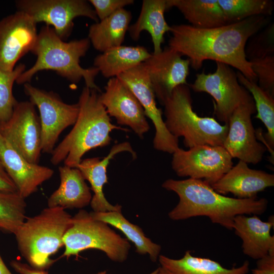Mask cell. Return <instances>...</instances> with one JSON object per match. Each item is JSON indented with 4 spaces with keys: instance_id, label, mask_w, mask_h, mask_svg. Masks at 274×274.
Returning <instances> with one entry per match:
<instances>
[{
    "instance_id": "9c48e42d",
    "label": "cell",
    "mask_w": 274,
    "mask_h": 274,
    "mask_svg": "<svg viewBox=\"0 0 274 274\" xmlns=\"http://www.w3.org/2000/svg\"><path fill=\"white\" fill-rule=\"evenodd\" d=\"M23 85L29 101L39 111L42 152L51 154L61 133L75 123L79 105L66 104L57 93L38 88L29 83Z\"/></svg>"
},
{
    "instance_id": "ac0fdd59",
    "label": "cell",
    "mask_w": 274,
    "mask_h": 274,
    "mask_svg": "<svg viewBox=\"0 0 274 274\" xmlns=\"http://www.w3.org/2000/svg\"><path fill=\"white\" fill-rule=\"evenodd\" d=\"M0 160L17 192L25 199L54 174L50 167L27 161L1 133Z\"/></svg>"
},
{
    "instance_id": "d6a6232c",
    "label": "cell",
    "mask_w": 274,
    "mask_h": 274,
    "mask_svg": "<svg viewBox=\"0 0 274 274\" xmlns=\"http://www.w3.org/2000/svg\"><path fill=\"white\" fill-rule=\"evenodd\" d=\"M245 47L248 60L274 55V24H268L265 28L249 39Z\"/></svg>"
},
{
    "instance_id": "60d3db41",
    "label": "cell",
    "mask_w": 274,
    "mask_h": 274,
    "mask_svg": "<svg viewBox=\"0 0 274 274\" xmlns=\"http://www.w3.org/2000/svg\"><path fill=\"white\" fill-rule=\"evenodd\" d=\"M106 271H103L98 272L96 274H106Z\"/></svg>"
},
{
    "instance_id": "4fadbf2b",
    "label": "cell",
    "mask_w": 274,
    "mask_h": 274,
    "mask_svg": "<svg viewBox=\"0 0 274 274\" xmlns=\"http://www.w3.org/2000/svg\"><path fill=\"white\" fill-rule=\"evenodd\" d=\"M131 91L143 108L146 117L155 128L153 147L158 151L173 154L179 147V139L167 129L162 112L157 107L156 96L143 63L117 77Z\"/></svg>"
},
{
    "instance_id": "30bf717a",
    "label": "cell",
    "mask_w": 274,
    "mask_h": 274,
    "mask_svg": "<svg viewBox=\"0 0 274 274\" xmlns=\"http://www.w3.org/2000/svg\"><path fill=\"white\" fill-rule=\"evenodd\" d=\"M15 3L17 10L27 14L37 24L44 22L52 27L63 41L71 35L76 18L99 21L90 4L85 0H17Z\"/></svg>"
},
{
    "instance_id": "1f68e13d",
    "label": "cell",
    "mask_w": 274,
    "mask_h": 274,
    "mask_svg": "<svg viewBox=\"0 0 274 274\" xmlns=\"http://www.w3.org/2000/svg\"><path fill=\"white\" fill-rule=\"evenodd\" d=\"M25 68L23 63L15 66L12 71L0 67V124L10 119L18 102L13 94V86Z\"/></svg>"
},
{
    "instance_id": "f1b7e54d",
    "label": "cell",
    "mask_w": 274,
    "mask_h": 274,
    "mask_svg": "<svg viewBox=\"0 0 274 274\" xmlns=\"http://www.w3.org/2000/svg\"><path fill=\"white\" fill-rule=\"evenodd\" d=\"M239 83L252 95L256 107L255 118L260 119L265 126L267 132L264 134V143L270 153V159L273 163L274 149V96L261 88L257 83L236 72Z\"/></svg>"
},
{
    "instance_id": "ba28073f",
    "label": "cell",
    "mask_w": 274,
    "mask_h": 274,
    "mask_svg": "<svg viewBox=\"0 0 274 274\" xmlns=\"http://www.w3.org/2000/svg\"><path fill=\"white\" fill-rule=\"evenodd\" d=\"M216 62L213 73L196 75L189 88L194 92H206L215 101L214 113L220 121L228 124L234 110L241 105L253 100L250 92L238 82L236 72L229 65Z\"/></svg>"
},
{
    "instance_id": "8992f818",
    "label": "cell",
    "mask_w": 274,
    "mask_h": 274,
    "mask_svg": "<svg viewBox=\"0 0 274 274\" xmlns=\"http://www.w3.org/2000/svg\"><path fill=\"white\" fill-rule=\"evenodd\" d=\"M163 106L167 129L178 139L183 137L186 147L223 145L228 124L221 125L214 118L198 116L193 110L191 94L187 84L177 87Z\"/></svg>"
},
{
    "instance_id": "7c38bea8",
    "label": "cell",
    "mask_w": 274,
    "mask_h": 274,
    "mask_svg": "<svg viewBox=\"0 0 274 274\" xmlns=\"http://www.w3.org/2000/svg\"><path fill=\"white\" fill-rule=\"evenodd\" d=\"M35 107L29 101H18L10 119L0 124V133L27 161L39 164L41 126Z\"/></svg>"
},
{
    "instance_id": "44dd1931",
    "label": "cell",
    "mask_w": 274,
    "mask_h": 274,
    "mask_svg": "<svg viewBox=\"0 0 274 274\" xmlns=\"http://www.w3.org/2000/svg\"><path fill=\"white\" fill-rule=\"evenodd\" d=\"M273 227V216L264 222L256 215H239L234 219L233 229L242 241L244 254L258 260L268 254H274V236L270 234Z\"/></svg>"
},
{
    "instance_id": "cb8c5ba5",
    "label": "cell",
    "mask_w": 274,
    "mask_h": 274,
    "mask_svg": "<svg viewBox=\"0 0 274 274\" xmlns=\"http://www.w3.org/2000/svg\"><path fill=\"white\" fill-rule=\"evenodd\" d=\"M158 261L162 274H247L250 265L245 261L239 267L227 268L212 259L193 256L191 251H186L180 259L161 255Z\"/></svg>"
},
{
    "instance_id": "8d00e7d4",
    "label": "cell",
    "mask_w": 274,
    "mask_h": 274,
    "mask_svg": "<svg viewBox=\"0 0 274 274\" xmlns=\"http://www.w3.org/2000/svg\"><path fill=\"white\" fill-rule=\"evenodd\" d=\"M0 191L17 192L16 187L5 170L0 160Z\"/></svg>"
},
{
    "instance_id": "5bb4252c",
    "label": "cell",
    "mask_w": 274,
    "mask_h": 274,
    "mask_svg": "<svg viewBox=\"0 0 274 274\" xmlns=\"http://www.w3.org/2000/svg\"><path fill=\"white\" fill-rule=\"evenodd\" d=\"M37 23L17 10L0 20V67L12 71L18 61L31 51L37 40Z\"/></svg>"
},
{
    "instance_id": "5b68a950",
    "label": "cell",
    "mask_w": 274,
    "mask_h": 274,
    "mask_svg": "<svg viewBox=\"0 0 274 274\" xmlns=\"http://www.w3.org/2000/svg\"><path fill=\"white\" fill-rule=\"evenodd\" d=\"M72 218L61 207H47L33 217H26L14 233L22 256L38 268L51 263L50 257L63 246V238Z\"/></svg>"
},
{
    "instance_id": "603a6c76",
    "label": "cell",
    "mask_w": 274,
    "mask_h": 274,
    "mask_svg": "<svg viewBox=\"0 0 274 274\" xmlns=\"http://www.w3.org/2000/svg\"><path fill=\"white\" fill-rule=\"evenodd\" d=\"M167 10L166 0H143L138 19L128 28L131 39L136 41L142 32L147 31L151 37L154 54L162 50L164 36L170 30V26L164 18V12Z\"/></svg>"
},
{
    "instance_id": "d4e9b609",
    "label": "cell",
    "mask_w": 274,
    "mask_h": 274,
    "mask_svg": "<svg viewBox=\"0 0 274 274\" xmlns=\"http://www.w3.org/2000/svg\"><path fill=\"white\" fill-rule=\"evenodd\" d=\"M132 18L130 11L120 9L89 27L88 38L100 52L122 45Z\"/></svg>"
},
{
    "instance_id": "7402d4cb",
    "label": "cell",
    "mask_w": 274,
    "mask_h": 274,
    "mask_svg": "<svg viewBox=\"0 0 274 274\" xmlns=\"http://www.w3.org/2000/svg\"><path fill=\"white\" fill-rule=\"evenodd\" d=\"M58 170L60 185L48 198V207L81 209L90 204L92 197L90 188L80 170L64 165L59 166Z\"/></svg>"
},
{
    "instance_id": "277c9868",
    "label": "cell",
    "mask_w": 274,
    "mask_h": 274,
    "mask_svg": "<svg viewBox=\"0 0 274 274\" xmlns=\"http://www.w3.org/2000/svg\"><path fill=\"white\" fill-rule=\"evenodd\" d=\"M91 43L88 38L65 42L51 26H43L38 33L31 52L37 56L34 64L18 78V84L29 83L33 76L44 70H51L74 84L82 79L86 87L101 92L95 83L99 73L95 67L83 68L80 59L88 52Z\"/></svg>"
},
{
    "instance_id": "484cf974",
    "label": "cell",
    "mask_w": 274,
    "mask_h": 274,
    "mask_svg": "<svg viewBox=\"0 0 274 274\" xmlns=\"http://www.w3.org/2000/svg\"><path fill=\"white\" fill-rule=\"evenodd\" d=\"M150 55L143 46L121 45L98 55L93 64L104 77L111 78L143 63Z\"/></svg>"
},
{
    "instance_id": "d6986e66",
    "label": "cell",
    "mask_w": 274,
    "mask_h": 274,
    "mask_svg": "<svg viewBox=\"0 0 274 274\" xmlns=\"http://www.w3.org/2000/svg\"><path fill=\"white\" fill-rule=\"evenodd\" d=\"M274 186V175L250 168L248 163L239 160L211 186L219 194H232L237 198L257 197V194Z\"/></svg>"
},
{
    "instance_id": "6da1fadb",
    "label": "cell",
    "mask_w": 274,
    "mask_h": 274,
    "mask_svg": "<svg viewBox=\"0 0 274 274\" xmlns=\"http://www.w3.org/2000/svg\"><path fill=\"white\" fill-rule=\"evenodd\" d=\"M269 18L253 16L221 27L196 28L190 25L170 26L172 36L168 47L186 56L190 65L201 68L206 60L222 62L237 70L250 80L257 82L251 64L246 57L245 47L249 39L268 25Z\"/></svg>"
},
{
    "instance_id": "e0dca14e",
    "label": "cell",
    "mask_w": 274,
    "mask_h": 274,
    "mask_svg": "<svg viewBox=\"0 0 274 274\" xmlns=\"http://www.w3.org/2000/svg\"><path fill=\"white\" fill-rule=\"evenodd\" d=\"M100 100L110 116L119 125L129 126L143 139L150 129L143 108L131 91L117 77L110 78Z\"/></svg>"
},
{
    "instance_id": "2e32d148",
    "label": "cell",
    "mask_w": 274,
    "mask_h": 274,
    "mask_svg": "<svg viewBox=\"0 0 274 274\" xmlns=\"http://www.w3.org/2000/svg\"><path fill=\"white\" fill-rule=\"evenodd\" d=\"M143 63L156 97L162 105L177 87L187 84L190 61L168 46L158 53L151 54Z\"/></svg>"
},
{
    "instance_id": "f35d334b",
    "label": "cell",
    "mask_w": 274,
    "mask_h": 274,
    "mask_svg": "<svg viewBox=\"0 0 274 274\" xmlns=\"http://www.w3.org/2000/svg\"><path fill=\"white\" fill-rule=\"evenodd\" d=\"M0 274H12L5 265L0 255Z\"/></svg>"
},
{
    "instance_id": "ffe728a7",
    "label": "cell",
    "mask_w": 274,
    "mask_h": 274,
    "mask_svg": "<svg viewBox=\"0 0 274 274\" xmlns=\"http://www.w3.org/2000/svg\"><path fill=\"white\" fill-rule=\"evenodd\" d=\"M122 152H128L133 159L136 158V154L130 143L125 142L114 145L108 155L102 159L99 157L86 158L82 160L76 167L90 184L94 194L90 204L94 212L121 211V206H114L108 201L102 190L104 185L108 182L107 168L110 160Z\"/></svg>"
},
{
    "instance_id": "4316f807",
    "label": "cell",
    "mask_w": 274,
    "mask_h": 274,
    "mask_svg": "<svg viewBox=\"0 0 274 274\" xmlns=\"http://www.w3.org/2000/svg\"><path fill=\"white\" fill-rule=\"evenodd\" d=\"M168 9L177 8L192 26L208 29L227 25L218 0H166Z\"/></svg>"
},
{
    "instance_id": "f546056e",
    "label": "cell",
    "mask_w": 274,
    "mask_h": 274,
    "mask_svg": "<svg viewBox=\"0 0 274 274\" xmlns=\"http://www.w3.org/2000/svg\"><path fill=\"white\" fill-rule=\"evenodd\" d=\"M227 24L257 16H271L274 9L271 0H218Z\"/></svg>"
},
{
    "instance_id": "83f0119b",
    "label": "cell",
    "mask_w": 274,
    "mask_h": 274,
    "mask_svg": "<svg viewBox=\"0 0 274 274\" xmlns=\"http://www.w3.org/2000/svg\"><path fill=\"white\" fill-rule=\"evenodd\" d=\"M90 214L94 219L105 222L120 230L127 240L134 244L138 253L149 254L150 259L153 262L158 259L161 246L147 237L142 228L128 221L121 211L92 212Z\"/></svg>"
},
{
    "instance_id": "836d02e7",
    "label": "cell",
    "mask_w": 274,
    "mask_h": 274,
    "mask_svg": "<svg viewBox=\"0 0 274 274\" xmlns=\"http://www.w3.org/2000/svg\"><path fill=\"white\" fill-rule=\"evenodd\" d=\"M249 61L258 85L274 96V55Z\"/></svg>"
},
{
    "instance_id": "d590c367",
    "label": "cell",
    "mask_w": 274,
    "mask_h": 274,
    "mask_svg": "<svg viewBox=\"0 0 274 274\" xmlns=\"http://www.w3.org/2000/svg\"><path fill=\"white\" fill-rule=\"evenodd\" d=\"M253 270L259 274H274V254H268L257 260V268Z\"/></svg>"
},
{
    "instance_id": "74e56055",
    "label": "cell",
    "mask_w": 274,
    "mask_h": 274,
    "mask_svg": "<svg viewBox=\"0 0 274 274\" xmlns=\"http://www.w3.org/2000/svg\"><path fill=\"white\" fill-rule=\"evenodd\" d=\"M11 264L13 268L20 274H47L44 271L32 269L27 265L16 260L12 261Z\"/></svg>"
},
{
    "instance_id": "4dcf8cb0",
    "label": "cell",
    "mask_w": 274,
    "mask_h": 274,
    "mask_svg": "<svg viewBox=\"0 0 274 274\" xmlns=\"http://www.w3.org/2000/svg\"><path fill=\"white\" fill-rule=\"evenodd\" d=\"M26 206L17 192L0 191V230L14 234L26 218Z\"/></svg>"
},
{
    "instance_id": "8fae6325",
    "label": "cell",
    "mask_w": 274,
    "mask_h": 274,
    "mask_svg": "<svg viewBox=\"0 0 274 274\" xmlns=\"http://www.w3.org/2000/svg\"><path fill=\"white\" fill-rule=\"evenodd\" d=\"M232 158L222 146L198 145L173 153L172 167L177 176L203 180L211 186L233 166Z\"/></svg>"
},
{
    "instance_id": "ab89813d",
    "label": "cell",
    "mask_w": 274,
    "mask_h": 274,
    "mask_svg": "<svg viewBox=\"0 0 274 274\" xmlns=\"http://www.w3.org/2000/svg\"><path fill=\"white\" fill-rule=\"evenodd\" d=\"M106 274H107V272H106ZM150 274H162V273H161V271L160 270L159 267H158V268L155 269L154 271H152Z\"/></svg>"
},
{
    "instance_id": "b9f144b4",
    "label": "cell",
    "mask_w": 274,
    "mask_h": 274,
    "mask_svg": "<svg viewBox=\"0 0 274 274\" xmlns=\"http://www.w3.org/2000/svg\"><path fill=\"white\" fill-rule=\"evenodd\" d=\"M252 271L253 274H259L257 273V272L254 271L253 269L252 270Z\"/></svg>"
},
{
    "instance_id": "52a82bcc",
    "label": "cell",
    "mask_w": 274,
    "mask_h": 274,
    "mask_svg": "<svg viewBox=\"0 0 274 274\" xmlns=\"http://www.w3.org/2000/svg\"><path fill=\"white\" fill-rule=\"evenodd\" d=\"M63 242L64 257L78 256L85 250L94 249L118 262L126 260L131 247L127 239L116 233L108 224L94 219L90 213L83 210L73 217Z\"/></svg>"
},
{
    "instance_id": "3957f363",
    "label": "cell",
    "mask_w": 274,
    "mask_h": 274,
    "mask_svg": "<svg viewBox=\"0 0 274 274\" xmlns=\"http://www.w3.org/2000/svg\"><path fill=\"white\" fill-rule=\"evenodd\" d=\"M98 92L86 86L83 88L74 127L51 153L50 162L54 165L63 161L64 165L76 167L86 152L111 143L110 134L112 130L129 131L111 123Z\"/></svg>"
},
{
    "instance_id": "9a60e30c",
    "label": "cell",
    "mask_w": 274,
    "mask_h": 274,
    "mask_svg": "<svg viewBox=\"0 0 274 274\" xmlns=\"http://www.w3.org/2000/svg\"><path fill=\"white\" fill-rule=\"evenodd\" d=\"M256 112L254 100L238 106L228 121V130L222 146L233 158L247 163L260 162L266 151L257 141L251 116Z\"/></svg>"
},
{
    "instance_id": "e575fe53",
    "label": "cell",
    "mask_w": 274,
    "mask_h": 274,
    "mask_svg": "<svg viewBox=\"0 0 274 274\" xmlns=\"http://www.w3.org/2000/svg\"><path fill=\"white\" fill-rule=\"evenodd\" d=\"M88 1L93 7L99 21L134 3L133 0H89Z\"/></svg>"
},
{
    "instance_id": "7a4b0ae2",
    "label": "cell",
    "mask_w": 274,
    "mask_h": 274,
    "mask_svg": "<svg viewBox=\"0 0 274 274\" xmlns=\"http://www.w3.org/2000/svg\"><path fill=\"white\" fill-rule=\"evenodd\" d=\"M162 187L174 191L179 197L178 203L168 214L170 219L176 221L206 216L212 223L232 230L235 216L261 215L268 206L265 198L240 199L222 195L201 180L169 179L163 183Z\"/></svg>"
}]
</instances>
